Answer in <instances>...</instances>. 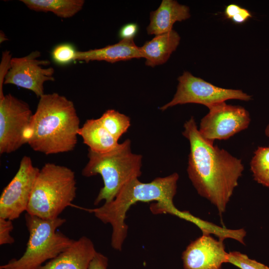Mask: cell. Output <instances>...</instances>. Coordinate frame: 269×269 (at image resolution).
<instances>
[{
  "label": "cell",
  "mask_w": 269,
  "mask_h": 269,
  "mask_svg": "<svg viewBox=\"0 0 269 269\" xmlns=\"http://www.w3.org/2000/svg\"><path fill=\"white\" fill-rule=\"evenodd\" d=\"M183 127L182 135L190 144L188 177L198 194L222 214L238 185L244 166L241 159L204 139L193 117Z\"/></svg>",
  "instance_id": "6da1fadb"
},
{
  "label": "cell",
  "mask_w": 269,
  "mask_h": 269,
  "mask_svg": "<svg viewBox=\"0 0 269 269\" xmlns=\"http://www.w3.org/2000/svg\"><path fill=\"white\" fill-rule=\"evenodd\" d=\"M179 175L173 173L164 177H157L150 182L144 183L134 178L127 183L115 198L102 206L85 209L104 224L112 227L111 246L121 251L127 237L128 227L125 223L126 214L130 207L138 202H150V209L154 214L168 213L193 222L195 216L187 211H181L174 205Z\"/></svg>",
  "instance_id": "7a4b0ae2"
},
{
  "label": "cell",
  "mask_w": 269,
  "mask_h": 269,
  "mask_svg": "<svg viewBox=\"0 0 269 269\" xmlns=\"http://www.w3.org/2000/svg\"><path fill=\"white\" fill-rule=\"evenodd\" d=\"M80 128L72 101L57 93L44 94L33 114L27 143L46 155L71 151L77 145Z\"/></svg>",
  "instance_id": "3957f363"
},
{
  "label": "cell",
  "mask_w": 269,
  "mask_h": 269,
  "mask_svg": "<svg viewBox=\"0 0 269 269\" xmlns=\"http://www.w3.org/2000/svg\"><path fill=\"white\" fill-rule=\"evenodd\" d=\"M88 161L82 170V175L89 177L100 174L104 182L94 204L112 201L121 188L129 181L138 178L141 174L142 156L134 153L131 141L127 139L113 149L97 153L88 149Z\"/></svg>",
  "instance_id": "277c9868"
},
{
  "label": "cell",
  "mask_w": 269,
  "mask_h": 269,
  "mask_svg": "<svg viewBox=\"0 0 269 269\" xmlns=\"http://www.w3.org/2000/svg\"><path fill=\"white\" fill-rule=\"evenodd\" d=\"M75 172L70 168L46 163L36 178L26 213L53 219L72 205L76 195Z\"/></svg>",
  "instance_id": "5b68a950"
},
{
  "label": "cell",
  "mask_w": 269,
  "mask_h": 269,
  "mask_svg": "<svg viewBox=\"0 0 269 269\" xmlns=\"http://www.w3.org/2000/svg\"><path fill=\"white\" fill-rule=\"evenodd\" d=\"M25 224L29 232L25 252L0 266L4 269H37L70 247L75 240L56 230L65 223V218L44 219L26 213Z\"/></svg>",
  "instance_id": "8992f818"
},
{
  "label": "cell",
  "mask_w": 269,
  "mask_h": 269,
  "mask_svg": "<svg viewBox=\"0 0 269 269\" xmlns=\"http://www.w3.org/2000/svg\"><path fill=\"white\" fill-rule=\"evenodd\" d=\"M33 114L26 102L10 93H0V154L14 152L27 143Z\"/></svg>",
  "instance_id": "52a82bcc"
},
{
  "label": "cell",
  "mask_w": 269,
  "mask_h": 269,
  "mask_svg": "<svg viewBox=\"0 0 269 269\" xmlns=\"http://www.w3.org/2000/svg\"><path fill=\"white\" fill-rule=\"evenodd\" d=\"M177 80L178 84L174 97L170 101L159 108L161 111L188 103L201 104L208 108L228 100L249 101L252 99L251 95L241 90L217 87L188 71H184Z\"/></svg>",
  "instance_id": "ba28073f"
},
{
  "label": "cell",
  "mask_w": 269,
  "mask_h": 269,
  "mask_svg": "<svg viewBox=\"0 0 269 269\" xmlns=\"http://www.w3.org/2000/svg\"><path fill=\"white\" fill-rule=\"evenodd\" d=\"M201 119L198 131L202 137L214 143L215 140H226L247 129L251 123L248 111L240 106L225 102L208 108Z\"/></svg>",
  "instance_id": "9c48e42d"
},
{
  "label": "cell",
  "mask_w": 269,
  "mask_h": 269,
  "mask_svg": "<svg viewBox=\"0 0 269 269\" xmlns=\"http://www.w3.org/2000/svg\"><path fill=\"white\" fill-rule=\"evenodd\" d=\"M39 170L30 157H22L18 170L1 194L0 218L12 221L26 211Z\"/></svg>",
  "instance_id": "30bf717a"
},
{
  "label": "cell",
  "mask_w": 269,
  "mask_h": 269,
  "mask_svg": "<svg viewBox=\"0 0 269 269\" xmlns=\"http://www.w3.org/2000/svg\"><path fill=\"white\" fill-rule=\"evenodd\" d=\"M37 50L22 57L11 58L4 80V84H12L31 91L39 98L44 94V84L54 81V69L43 67L50 64L47 60L38 59Z\"/></svg>",
  "instance_id": "8fae6325"
},
{
  "label": "cell",
  "mask_w": 269,
  "mask_h": 269,
  "mask_svg": "<svg viewBox=\"0 0 269 269\" xmlns=\"http://www.w3.org/2000/svg\"><path fill=\"white\" fill-rule=\"evenodd\" d=\"M223 240L214 239L210 234H203L191 242L182 253L185 269H221L228 263Z\"/></svg>",
  "instance_id": "7c38bea8"
},
{
  "label": "cell",
  "mask_w": 269,
  "mask_h": 269,
  "mask_svg": "<svg viewBox=\"0 0 269 269\" xmlns=\"http://www.w3.org/2000/svg\"><path fill=\"white\" fill-rule=\"evenodd\" d=\"M96 252L92 240L82 236L37 269H89Z\"/></svg>",
  "instance_id": "4fadbf2b"
},
{
  "label": "cell",
  "mask_w": 269,
  "mask_h": 269,
  "mask_svg": "<svg viewBox=\"0 0 269 269\" xmlns=\"http://www.w3.org/2000/svg\"><path fill=\"white\" fill-rule=\"evenodd\" d=\"M189 7L174 0H163L158 7L150 13L146 27L149 35H158L173 29L174 24L190 18Z\"/></svg>",
  "instance_id": "5bb4252c"
},
{
  "label": "cell",
  "mask_w": 269,
  "mask_h": 269,
  "mask_svg": "<svg viewBox=\"0 0 269 269\" xmlns=\"http://www.w3.org/2000/svg\"><path fill=\"white\" fill-rule=\"evenodd\" d=\"M142 58L140 47L134 39H121L119 42L104 47L78 51L77 60L89 62L104 61L114 63L132 59Z\"/></svg>",
  "instance_id": "9a60e30c"
},
{
  "label": "cell",
  "mask_w": 269,
  "mask_h": 269,
  "mask_svg": "<svg viewBox=\"0 0 269 269\" xmlns=\"http://www.w3.org/2000/svg\"><path fill=\"white\" fill-rule=\"evenodd\" d=\"M180 41V35L172 29L155 35L151 40L146 41L140 47L142 58L145 59V65L154 67L166 62L178 46Z\"/></svg>",
  "instance_id": "2e32d148"
},
{
  "label": "cell",
  "mask_w": 269,
  "mask_h": 269,
  "mask_svg": "<svg viewBox=\"0 0 269 269\" xmlns=\"http://www.w3.org/2000/svg\"><path fill=\"white\" fill-rule=\"evenodd\" d=\"M78 135L89 149L97 153H104L115 148L119 142L103 126L98 119L87 120L78 131Z\"/></svg>",
  "instance_id": "e0dca14e"
},
{
  "label": "cell",
  "mask_w": 269,
  "mask_h": 269,
  "mask_svg": "<svg viewBox=\"0 0 269 269\" xmlns=\"http://www.w3.org/2000/svg\"><path fill=\"white\" fill-rule=\"evenodd\" d=\"M29 9L41 12H51L62 18L73 17L82 10L83 0H21Z\"/></svg>",
  "instance_id": "ac0fdd59"
},
{
  "label": "cell",
  "mask_w": 269,
  "mask_h": 269,
  "mask_svg": "<svg viewBox=\"0 0 269 269\" xmlns=\"http://www.w3.org/2000/svg\"><path fill=\"white\" fill-rule=\"evenodd\" d=\"M254 180L269 188V146H259L250 161Z\"/></svg>",
  "instance_id": "d6986e66"
},
{
  "label": "cell",
  "mask_w": 269,
  "mask_h": 269,
  "mask_svg": "<svg viewBox=\"0 0 269 269\" xmlns=\"http://www.w3.org/2000/svg\"><path fill=\"white\" fill-rule=\"evenodd\" d=\"M99 119L105 129L118 140L131 126L130 118L114 109L107 110Z\"/></svg>",
  "instance_id": "ffe728a7"
},
{
  "label": "cell",
  "mask_w": 269,
  "mask_h": 269,
  "mask_svg": "<svg viewBox=\"0 0 269 269\" xmlns=\"http://www.w3.org/2000/svg\"><path fill=\"white\" fill-rule=\"evenodd\" d=\"M78 50L69 43H64L55 46L51 52L52 59L59 65H66L77 60Z\"/></svg>",
  "instance_id": "44dd1931"
},
{
  "label": "cell",
  "mask_w": 269,
  "mask_h": 269,
  "mask_svg": "<svg viewBox=\"0 0 269 269\" xmlns=\"http://www.w3.org/2000/svg\"><path fill=\"white\" fill-rule=\"evenodd\" d=\"M228 263L240 269H269V267L238 251L228 253Z\"/></svg>",
  "instance_id": "7402d4cb"
},
{
  "label": "cell",
  "mask_w": 269,
  "mask_h": 269,
  "mask_svg": "<svg viewBox=\"0 0 269 269\" xmlns=\"http://www.w3.org/2000/svg\"><path fill=\"white\" fill-rule=\"evenodd\" d=\"M13 229L11 220L0 217V245L12 244L14 239L11 235Z\"/></svg>",
  "instance_id": "603a6c76"
},
{
  "label": "cell",
  "mask_w": 269,
  "mask_h": 269,
  "mask_svg": "<svg viewBox=\"0 0 269 269\" xmlns=\"http://www.w3.org/2000/svg\"><path fill=\"white\" fill-rule=\"evenodd\" d=\"M138 30V25L135 23H129L121 27L119 36L121 39H134Z\"/></svg>",
  "instance_id": "cb8c5ba5"
},
{
  "label": "cell",
  "mask_w": 269,
  "mask_h": 269,
  "mask_svg": "<svg viewBox=\"0 0 269 269\" xmlns=\"http://www.w3.org/2000/svg\"><path fill=\"white\" fill-rule=\"evenodd\" d=\"M108 264L107 257L97 252L90 263L89 269H107Z\"/></svg>",
  "instance_id": "d4e9b609"
},
{
  "label": "cell",
  "mask_w": 269,
  "mask_h": 269,
  "mask_svg": "<svg viewBox=\"0 0 269 269\" xmlns=\"http://www.w3.org/2000/svg\"><path fill=\"white\" fill-rule=\"evenodd\" d=\"M251 17V13L249 10L241 7L231 19L235 23L240 24L244 23Z\"/></svg>",
  "instance_id": "484cf974"
},
{
  "label": "cell",
  "mask_w": 269,
  "mask_h": 269,
  "mask_svg": "<svg viewBox=\"0 0 269 269\" xmlns=\"http://www.w3.org/2000/svg\"><path fill=\"white\" fill-rule=\"evenodd\" d=\"M241 6L236 4H230L227 5L225 9V14L227 18L232 19L239 11Z\"/></svg>",
  "instance_id": "4316f807"
},
{
  "label": "cell",
  "mask_w": 269,
  "mask_h": 269,
  "mask_svg": "<svg viewBox=\"0 0 269 269\" xmlns=\"http://www.w3.org/2000/svg\"><path fill=\"white\" fill-rule=\"evenodd\" d=\"M265 134L269 138V124L267 126L265 130Z\"/></svg>",
  "instance_id": "83f0119b"
},
{
  "label": "cell",
  "mask_w": 269,
  "mask_h": 269,
  "mask_svg": "<svg viewBox=\"0 0 269 269\" xmlns=\"http://www.w3.org/2000/svg\"><path fill=\"white\" fill-rule=\"evenodd\" d=\"M0 269H4L3 268H2L1 266L0 267Z\"/></svg>",
  "instance_id": "f1b7e54d"
}]
</instances>
